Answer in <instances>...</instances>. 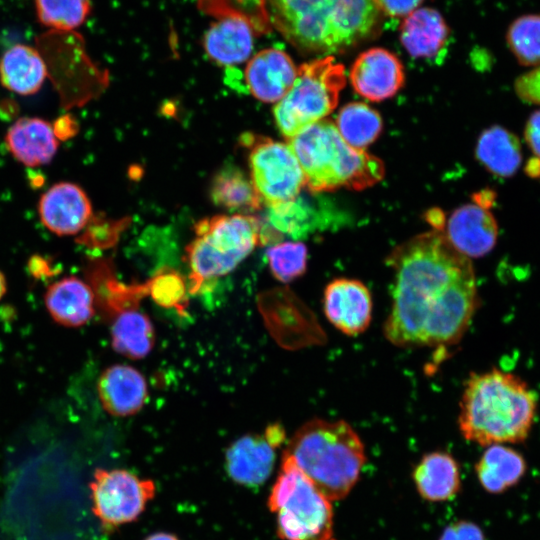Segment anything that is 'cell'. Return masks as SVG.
Returning a JSON list of instances; mask_svg holds the SVG:
<instances>
[{
	"instance_id": "836d02e7",
	"label": "cell",
	"mask_w": 540,
	"mask_h": 540,
	"mask_svg": "<svg viewBox=\"0 0 540 540\" xmlns=\"http://www.w3.org/2000/svg\"><path fill=\"white\" fill-rule=\"evenodd\" d=\"M514 90L522 101L540 105V67L518 77Z\"/></svg>"
},
{
	"instance_id": "83f0119b",
	"label": "cell",
	"mask_w": 540,
	"mask_h": 540,
	"mask_svg": "<svg viewBox=\"0 0 540 540\" xmlns=\"http://www.w3.org/2000/svg\"><path fill=\"white\" fill-rule=\"evenodd\" d=\"M335 125L344 141L359 150L373 143L383 128L380 114L362 102H352L342 107Z\"/></svg>"
},
{
	"instance_id": "4dcf8cb0",
	"label": "cell",
	"mask_w": 540,
	"mask_h": 540,
	"mask_svg": "<svg viewBox=\"0 0 540 540\" xmlns=\"http://www.w3.org/2000/svg\"><path fill=\"white\" fill-rule=\"evenodd\" d=\"M266 257L272 275L282 283L302 276L307 267V248L302 242H279L267 249Z\"/></svg>"
},
{
	"instance_id": "f1b7e54d",
	"label": "cell",
	"mask_w": 540,
	"mask_h": 540,
	"mask_svg": "<svg viewBox=\"0 0 540 540\" xmlns=\"http://www.w3.org/2000/svg\"><path fill=\"white\" fill-rule=\"evenodd\" d=\"M506 41L519 64L540 66V14L515 19L507 30Z\"/></svg>"
},
{
	"instance_id": "6da1fadb",
	"label": "cell",
	"mask_w": 540,
	"mask_h": 540,
	"mask_svg": "<svg viewBox=\"0 0 540 540\" xmlns=\"http://www.w3.org/2000/svg\"><path fill=\"white\" fill-rule=\"evenodd\" d=\"M386 263L393 283L385 338L402 348L458 343L479 305L470 258L434 229L396 246Z\"/></svg>"
},
{
	"instance_id": "d6a6232c",
	"label": "cell",
	"mask_w": 540,
	"mask_h": 540,
	"mask_svg": "<svg viewBox=\"0 0 540 540\" xmlns=\"http://www.w3.org/2000/svg\"><path fill=\"white\" fill-rule=\"evenodd\" d=\"M152 299L164 308H175L183 312L187 306V286L177 271L165 268L159 270L145 285Z\"/></svg>"
},
{
	"instance_id": "8fae6325",
	"label": "cell",
	"mask_w": 540,
	"mask_h": 540,
	"mask_svg": "<svg viewBox=\"0 0 540 540\" xmlns=\"http://www.w3.org/2000/svg\"><path fill=\"white\" fill-rule=\"evenodd\" d=\"M373 302L368 287L357 279L336 278L323 293V310L327 320L348 336L363 333L372 319Z\"/></svg>"
},
{
	"instance_id": "7a4b0ae2",
	"label": "cell",
	"mask_w": 540,
	"mask_h": 540,
	"mask_svg": "<svg viewBox=\"0 0 540 540\" xmlns=\"http://www.w3.org/2000/svg\"><path fill=\"white\" fill-rule=\"evenodd\" d=\"M272 28L303 53L327 56L368 38L378 23L375 0H266Z\"/></svg>"
},
{
	"instance_id": "7402d4cb",
	"label": "cell",
	"mask_w": 540,
	"mask_h": 540,
	"mask_svg": "<svg viewBox=\"0 0 540 540\" xmlns=\"http://www.w3.org/2000/svg\"><path fill=\"white\" fill-rule=\"evenodd\" d=\"M48 69L37 48L15 44L0 58V82L2 86L19 95H32L42 87Z\"/></svg>"
},
{
	"instance_id": "e575fe53",
	"label": "cell",
	"mask_w": 540,
	"mask_h": 540,
	"mask_svg": "<svg viewBox=\"0 0 540 540\" xmlns=\"http://www.w3.org/2000/svg\"><path fill=\"white\" fill-rule=\"evenodd\" d=\"M439 540H485V537L478 525L461 520L449 525Z\"/></svg>"
},
{
	"instance_id": "5b68a950",
	"label": "cell",
	"mask_w": 540,
	"mask_h": 540,
	"mask_svg": "<svg viewBox=\"0 0 540 540\" xmlns=\"http://www.w3.org/2000/svg\"><path fill=\"white\" fill-rule=\"evenodd\" d=\"M287 143L302 169L305 187L312 193L341 187L362 190L384 177L383 162L347 144L329 119L307 127Z\"/></svg>"
},
{
	"instance_id": "9a60e30c",
	"label": "cell",
	"mask_w": 540,
	"mask_h": 540,
	"mask_svg": "<svg viewBox=\"0 0 540 540\" xmlns=\"http://www.w3.org/2000/svg\"><path fill=\"white\" fill-rule=\"evenodd\" d=\"M445 235L461 254L468 258H479L494 248L498 226L488 209L470 203L451 214Z\"/></svg>"
},
{
	"instance_id": "44dd1931",
	"label": "cell",
	"mask_w": 540,
	"mask_h": 540,
	"mask_svg": "<svg viewBox=\"0 0 540 540\" xmlns=\"http://www.w3.org/2000/svg\"><path fill=\"white\" fill-rule=\"evenodd\" d=\"M418 494L430 502L452 499L460 490V469L455 458L445 451L426 453L412 472Z\"/></svg>"
},
{
	"instance_id": "8992f818",
	"label": "cell",
	"mask_w": 540,
	"mask_h": 540,
	"mask_svg": "<svg viewBox=\"0 0 540 540\" xmlns=\"http://www.w3.org/2000/svg\"><path fill=\"white\" fill-rule=\"evenodd\" d=\"M266 225L248 214L216 215L198 221L195 238L185 248L190 270L189 291L232 272L258 244Z\"/></svg>"
},
{
	"instance_id": "ac0fdd59",
	"label": "cell",
	"mask_w": 540,
	"mask_h": 540,
	"mask_svg": "<svg viewBox=\"0 0 540 540\" xmlns=\"http://www.w3.org/2000/svg\"><path fill=\"white\" fill-rule=\"evenodd\" d=\"M5 144L10 154L28 167L48 164L58 149L53 126L38 117H21L7 130Z\"/></svg>"
},
{
	"instance_id": "4fadbf2b",
	"label": "cell",
	"mask_w": 540,
	"mask_h": 540,
	"mask_svg": "<svg viewBox=\"0 0 540 540\" xmlns=\"http://www.w3.org/2000/svg\"><path fill=\"white\" fill-rule=\"evenodd\" d=\"M42 224L58 236L79 233L92 217L85 191L75 183L59 182L45 191L38 203Z\"/></svg>"
},
{
	"instance_id": "8d00e7d4",
	"label": "cell",
	"mask_w": 540,
	"mask_h": 540,
	"mask_svg": "<svg viewBox=\"0 0 540 540\" xmlns=\"http://www.w3.org/2000/svg\"><path fill=\"white\" fill-rule=\"evenodd\" d=\"M524 139L531 152L540 159V109L529 115L524 127Z\"/></svg>"
},
{
	"instance_id": "484cf974",
	"label": "cell",
	"mask_w": 540,
	"mask_h": 540,
	"mask_svg": "<svg viewBox=\"0 0 540 540\" xmlns=\"http://www.w3.org/2000/svg\"><path fill=\"white\" fill-rule=\"evenodd\" d=\"M112 348L130 359H142L152 350L155 331L150 318L138 308H123L113 316Z\"/></svg>"
},
{
	"instance_id": "277c9868",
	"label": "cell",
	"mask_w": 540,
	"mask_h": 540,
	"mask_svg": "<svg viewBox=\"0 0 540 540\" xmlns=\"http://www.w3.org/2000/svg\"><path fill=\"white\" fill-rule=\"evenodd\" d=\"M284 451L331 501L350 493L367 460L364 443L345 420L314 418L305 422Z\"/></svg>"
},
{
	"instance_id": "30bf717a",
	"label": "cell",
	"mask_w": 540,
	"mask_h": 540,
	"mask_svg": "<svg viewBox=\"0 0 540 540\" xmlns=\"http://www.w3.org/2000/svg\"><path fill=\"white\" fill-rule=\"evenodd\" d=\"M92 511L107 530L136 521L155 497L156 485L125 469H96L90 482Z\"/></svg>"
},
{
	"instance_id": "2e32d148",
	"label": "cell",
	"mask_w": 540,
	"mask_h": 540,
	"mask_svg": "<svg viewBox=\"0 0 540 540\" xmlns=\"http://www.w3.org/2000/svg\"><path fill=\"white\" fill-rule=\"evenodd\" d=\"M297 68L284 51L268 48L259 51L248 62L245 81L249 92L258 100L280 101L292 87Z\"/></svg>"
},
{
	"instance_id": "4316f807",
	"label": "cell",
	"mask_w": 540,
	"mask_h": 540,
	"mask_svg": "<svg viewBox=\"0 0 540 540\" xmlns=\"http://www.w3.org/2000/svg\"><path fill=\"white\" fill-rule=\"evenodd\" d=\"M210 196L215 205L241 212L256 211L263 204L250 177L232 164L215 174Z\"/></svg>"
},
{
	"instance_id": "5bb4252c",
	"label": "cell",
	"mask_w": 540,
	"mask_h": 540,
	"mask_svg": "<svg viewBox=\"0 0 540 540\" xmlns=\"http://www.w3.org/2000/svg\"><path fill=\"white\" fill-rule=\"evenodd\" d=\"M277 448L265 432L244 435L227 448L225 470L239 485L261 486L273 471Z\"/></svg>"
},
{
	"instance_id": "f546056e",
	"label": "cell",
	"mask_w": 540,
	"mask_h": 540,
	"mask_svg": "<svg viewBox=\"0 0 540 540\" xmlns=\"http://www.w3.org/2000/svg\"><path fill=\"white\" fill-rule=\"evenodd\" d=\"M38 21L52 30L73 31L90 13V0H35Z\"/></svg>"
},
{
	"instance_id": "3957f363",
	"label": "cell",
	"mask_w": 540,
	"mask_h": 540,
	"mask_svg": "<svg viewBox=\"0 0 540 540\" xmlns=\"http://www.w3.org/2000/svg\"><path fill=\"white\" fill-rule=\"evenodd\" d=\"M537 396L514 374L498 369L471 373L460 401L462 436L480 445L524 441L532 428Z\"/></svg>"
},
{
	"instance_id": "cb8c5ba5",
	"label": "cell",
	"mask_w": 540,
	"mask_h": 540,
	"mask_svg": "<svg viewBox=\"0 0 540 540\" xmlns=\"http://www.w3.org/2000/svg\"><path fill=\"white\" fill-rule=\"evenodd\" d=\"M475 156L490 173L509 178L514 176L522 163V148L516 134L500 125H492L480 134Z\"/></svg>"
},
{
	"instance_id": "74e56055",
	"label": "cell",
	"mask_w": 540,
	"mask_h": 540,
	"mask_svg": "<svg viewBox=\"0 0 540 540\" xmlns=\"http://www.w3.org/2000/svg\"><path fill=\"white\" fill-rule=\"evenodd\" d=\"M53 126L54 133L57 139H67L77 133L78 125L70 116L59 118Z\"/></svg>"
},
{
	"instance_id": "d6986e66",
	"label": "cell",
	"mask_w": 540,
	"mask_h": 540,
	"mask_svg": "<svg viewBox=\"0 0 540 540\" xmlns=\"http://www.w3.org/2000/svg\"><path fill=\"white\" fill-rule=\"evenodd\" d=\"M44 300L53 320L65 327L82 326L95 314L94 291L76 276H67L51 284Z\"/></svg>"
},
{
	"instance_id": "1f68e13d",
	"label": "cell",
	"mask_w": 540,
	"mask_h": 540,
	"mask_svg": "<svg viewBox=\"0 0 540 540\" xmlns=\"http://www.w3.org/2000/svg\"><path fill=\"white\" fill-rule=\"evenodd\" d=\"M267 222L280 234H288L294 239L307 236L314 228L310 208L299 196L293 201L268 207Z\"/></svg>"
},
{
	"instance_id": "7c38bea8",
	"label": "cell",
	"mask_w": 540,
	"mask_h": 540,
	"mask_svg": "<svg viewBox=\"0 0 540 540\" xmlns=\"http://www.w3.org/2000/svg\"><path fill=\"white\" fill-rule=\"evenodd\" d=\"M349 78L355 92L379 102L393 97L401 89L405 75L396 55L384 48H371L355 59Z\"/></svg>"
},
{
	"instance_id": "603a6c76",
	"label": "cell",
	"mask_w": 540,
	"mask_h": 540,
	"mask_svg": "<svg viewBox=\"0 0 540 540\" xmlns=\"http://www.w3.org/2000/svg\"><path fill=\"white\" fill-rule=\"evenodd\" d=\"M449 30L441 14L432 8H417L404 17L400 41L415 58L435 56L448 39Z\"/></svg>"
},
{
	"instance_id": "9c48e42d",
	"label": "cell",
	"mask_w": 540,
	"mask_h": 540,
	"mask_svg": "<svg viewBox=\"0 0 540 540\" xmlns=\"http://www.w3.org/2000/svg\"><path fill=\"white\" fill-rule=\"evenodd\" d=\"M242 142L249 148L250 179L262 203L272 207L295 200L305 179L290 145L250 133Z\"/></svg>"
},
{
	"instance_id": "ab89813d",
	"label": "cell",
	"mask_w": 540,
	"mask_h": 540,
	"mask_svg": "<svg viewBox=\"0 0 540 540\" xmlns=\"http://www.w3.org/2000/svg\"><path fill=\"white\" fill-rule=\"evenodd\" d=\"M7 283L4 274L0 271V299L6 293Z\"/></svg>"
},
{
	"instance_id": "d4e9b609",
	"label": "cell",
	"mask_w": 540,
	"mask_h": 540,
	"mask_svg": "<svg viewBox=\"0 0 540 540\" xmlns=\"http://www.w3.org/2000/svg\"><path fill=\"white\" fill-rule=\"evenodd\" d=\"M527 464L514 449L490 445L475 466L479 483L489 493L499 494L517 485L524 477Z\"/></svg>"
},
{
	"instance_id": "ffe728a7",
	"label": "cell",
	"mask_w": 540,
	"mask_h": 540,
	"mask_svg": "<svg viewBox=\"0 0 540 540\" xmlns=\"http://www.w3.org/2000/svg\"><path fill=\"white\" fill-rule=\"evenodd\" d=\"M254 35L247 21L223 17L209 27L203 38V47L208 57L217 64L234 66L250 57Z\"/></svg>"
},
{
	"instance_id": "ba28073f",
	"label": "cell",
	"mask_w": 540,
	"mask_h": 540,
	"mask_svg": "<svg viewBox=\"0 0 540 540\" xmlns=\"http://www.w3.org/2000/svg\"><path fill=\"white\" fill-rule=\"evenodd\" d=\"M345 84V68L331 55L299 66L292 87L273 110L281 134L289 140L324 119L335 109Z\"/></svg>"
},
{
	"instance_id": "f35d334b",
	"label": "cell",
	"mask_w": 540,
	"mask_h": 540,
	"mask_svg": "<svg viewBox=\"0 0 540 540\" xmlns=\"http://www.w3.org/2000/svg\"><path fill=\"white\" fill-rule=\"evenodd\" d=\"M144 540H180V539L172 533L156 532L149 535Z\"/></svg>"
},
{
	"instance_id": "52a82bcc",
	"label": "cell",
	"mask_w": 540,
	"mask_h": 540,
	"mask_svg": "<svg viewBox=\"0 0 540 540\" xmlns=\"http://www.w3.org/2000/svg\"><path fill=\"white\" fill-rule=\"evenodd\" d=\"M329 500L285 451L267 499L276 514L281 540H333V508Z\"/></svg>"
},
{
	"instance_id": "d590c367",
	"label": "cell",
	"mask_w": 540,
	"mask_h": 540,
	"mask_svg": "<svg viewBox=\"0 0 540 540\" xmlns=\"http://www.w3.org/2000/svg\"><path fill=\"white\" fill-rule=\"evenodd\" d=\"M423 0H375L380 12L390 17H405L422 3Z\"/></svg>"
},
{
	"instance_id": "e0dca14e",
	"label": "cell",
	"mask_w": 540,
	"mask_h": 540,
	"mask_svg": "<svg viewBox=\"0 0 540 540\" xmlns=\"http://www.w3.org/2000/svg\"><path fill=\"white\" fill-rule=\"evenodd\" d=\"M102 407L113 416L136 414L143 407L148 387L144 376L134 367L112 365L104 370L97 383Z\"/></svg>"
}]
</instances>
